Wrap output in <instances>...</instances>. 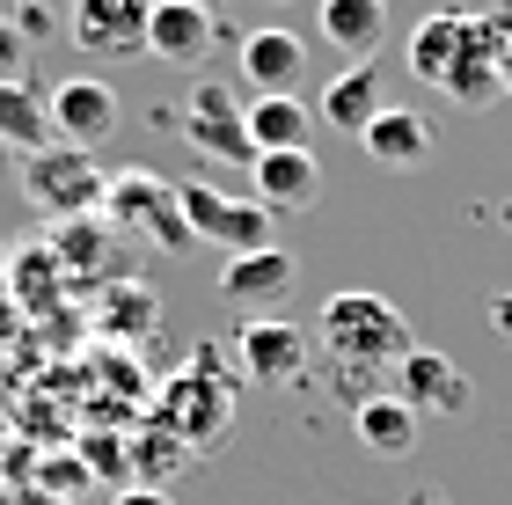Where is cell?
<instances>
[{
	"label": "cell",
	"mask_w": 512,
	"mask_h": 505,
	"mask_svg": "<svg viewBox=\"0 0 512 505\" xmlns=\"http://www.w3.org/2000/svg\"><path fill=\"white\" fill-rule=\"evenodd\" d=\"M315 337L344 374H395V366L417 352V337H410L403 315H395V301L388 293H366V286L330 293L322 315H315Z\"/></svg>",
	"instance_id": "1"
},
{
	"label": "cell",
	"mask_w": 512,
	"mask_h": 505,
	"mask_svg": "<svg viewBox=\"0 0 512 505\" xmlns=\"http://www.w3.org/2000/svg\"><path fill=\"white\" fill-rule=\"evenodd\" d=\"M154 425H169L183 447H213L235 425V374H227L220 344H191V359L154 396Z\"/></svg>",
	"instance_id": "2"
},
{
	"label": "cell",
	"mask_w": 512,
	"mask_h": 505,
	"mask_svg": "<svg viewBox=\"0 0 512 505\" xmlns=\"http://www.w3.org/2000/svg\"><path fill=\"white\" fill-rule=\"evenodd\" d=\"M103 220L118 227L125 242L154 249V257H183V249H198L191 220H183V205H176V183L154 176V169H118V176H110Z\"/></svg>",
	"instance_id": "3"
},
{
	"label": "cell",
	"mask_w": 512,
	"mask_h": 505,
	"mask_svg": "<svg viewBox=\"0 0 512 505\" xmlns=\"http://www.w3.org/2000/svg\"><path fill=\"white\" fill-rule=\"evenodd\" d=\"M103 191H110V169L96 162V154H81V147H37V154H22V198L37 205V220L44 227H59V220H81V213H103Z\"/></svg>",
	"instance_id": "4"
},
{
	"label": "cell",
	"mask_w": 512,
	"mask_h": 505,
	"mask_svg": "<svg viewBox=\"0 0 512 505\" xmlns=\"http://www.w3.org/2000/svg\"><path fill=\"white\" fill-rule=\"evenodd\" d=\"M176 205H183V220H191V235L227 249V257L278 249V220L256 198H220V191H205V183H176Z\"/></svg>",
	"instance_id": "5"
},
{
	"label": "cell",
	"mask_w": 512,
	"mask_h": 505,
	"mask_svg": "<svg viewBox=\"0 0 512 505\" xmlns=\"http://www.w3.org/2000/svg\"><path fill=\"white\" fill-rule=\"evenodd\" d=\"M44 242H52V257H59V271H66V286H74V293H103V286L132 279V271H125L132 242H125L103 213H81V220L44 227Z\"/></svg>",
	"instance_id": "6"
},
{
	"label": "cell",
	"mask_w": 512,
	"mask_h": 505,
	"mask_svg": "<svg viewBox=\"0 0 512 505\" xmlns=\"http://www.w3.org/2000/svg\"><path fill=\"white\" fill-rule=\"evenodd\" d=\"M44 103H52V140L81 147V154H96L110 132L125 125L118 88L96 81V74H74V81H59V88H44Z\"/></svg>",
	"instance_id": "7"
},
{
	"label": "cell",
	"mask_w": 512,
	"mask_h": 505,
	"mask_svg": "<svg viewBox=\"0 0 512 505\" xmlns=\"http://www.w3.org/2000/svg\"><path fill=\"white\" fill-rule=\"evenodd\" d=\"M388 396H403L417 418H469V410H476V381L461 374L447 352L417 344V352L395 366V388H388Z\"/></svg>",
	"instance_id": "8"
},
{
	"label": "cell",
	"mask_w": 512,
	"mask_h": 505,
	"mask_svg": "<svg viewBox=\"0 0 512 505\" xmlns=\"http://www.w3.org/2000/svg\"><path fill=\"white\" fill-rule=\"evenodd\" d=\"M147 15L154 0H74L66 30L88 59H147Z\"/></svg>",
	"instance_id": "9"
},
{
	"label": "cell",
	"mask_w": 512,
	"mask_h": 505,
	"mask_svg": "<svg viewBox=\"0 0 512 505\" xmlns=\"http://www.w3.org/2000/svg\"><path fill=\"white\" fill-rule=\"evenodd\" d=\"M183 140H191L205 162H256V147H249V125H242V110H235V88H220V81H198L191 88V103H183Z\"/></svg>",
	"instance_id": "10"
},
{
	"label": "cell",
	"mask_w": 512,
	"mask_h": 505,
	"mask_svg": "<svg viewBox=\"0 0 512 505\" xmlns=\"http://www.w3.org/2000/svg\"><path fill=\"white\" fill-rule=\"evenodd\" d=\"M235 366L256 388H286V381H300V366H308V337H300V323H286V315H249L235 330Z\"/></svg>",
	"instance_id": "11"
},
{
	"label": "cell",
	"mask_w": 512,
	"mask_h": 505,
	"mask_svg": "<svg viewBox=\"0 0 512 505\" xmlns=\"http://www.w3.org/2000/svg\"><path fill=\"white\" fill-rule=\"evenodd\" d=\"M300 286V257L293 249H256V257H227L220 264V301L249 308V315H278Z\"/></svg>",
	"instance_id": "12"
},
{
	"label": "cell",
	"mask_w": 512,
	"mask_h": 505,
	"mask_svg": "<svg viewBox=\"0 0 512 505\" xmlns=\"http://www.w3.org/2000/svg\"><path fill=\"white\" fill-rule=\"evenodd\" d=\"M8 301L22 308V323H52V315H66V301H74V286H66V271H59L44 235L8 249Z\"/></svg>",
	"instance_id": "13"
},
{
	"label": "cell",
	"mask_w": 512,
	"mask_h": 505,
	"mask_svg": "<svg viewBox=\"0 0 512 505\" xmlns=\"http://www.w3.org/2000/svg\"><path fill=\"white\" fill-rule=\"evenodd\" d=\"M249 183H256V205H264L271 220H286V213H315V198H322V162H315V147L256 154V162H249Z\"/></svg>",
	"instance_id": "14"
},
{
	"label": "cell",
	"mask_w": 512,
	"mask_h": 505,
	"mask_svg": "<svg viewBox=\"0 0 512 505\" xmlns=\"http://www.w3.org/2000/svg\"><path fill=\"white\" fill-rule=\"evenodd\" d=\"M205 52H213V8H205V0H154V15H147V59L198 66Z\"/></svg>",
	"instance_id": "15"
},
{
	"label": "cell",
	"mask_w": 512,
	"mask_h": 505,
	"mask_svg": "<svg viewBox=\"0 0 512 505\" xmlns=\"http://www.w3.org/2000/svg\"><path fill=\"white\" fill-rule=\"evenodd\" d=\"M242 81L256 96H300V81H308V44L293 30H249L242 37Z\"/></svg>",
	"instance_id": "16"
},
{
	"label": "cell",
	"mask_w": 512,
	"mask_h": 505,
	"mask_svg": "<svg viewBox=\"0 0 512 505\" xmlns=\"http://www.w3.org/2000/svg\"><path fill=\"white\" fill-rule=\"evenodd\" d=\"M96 330L103 344H118V352H132V344H147L161 330V293L147 279H118L96 293Z\"/></svg>",
	"instance_id": "17"
},
{
	"label": "cell",
	"mask_w": 512,
	"mask_h": 505,
	"mask_svg": "<svg viewBox=\"0 0 512 505\" xmlns=\"http://www.w3.org/2000/svg\"><path fill=\"white\" fill-rule=\"evenodd\" d=\"M388 110V96H381V66L366 59V66H344V74H330V88H322V103H315V118L330 125V132H366Z\"/></svg>",
	"instance_id": "18"
},
{
	"label": "cell",
	"mask_w": 512,
	"mask_h": 505,
	"mask_svg": "<svg viewBox=\"0 0 512 505\" xmlns=\"http://www.w3.org/2000/svg\"><path fill=\"white\" fill-rule=\"evenodd\" d=\"M359 147H366V162H381V169H417V162H432V118L388 103L381 118L359 132Z\"/></svg>",
	"instance_id": "19"
},
{
	"label": "cell",
	"mask_w": 512,
	"mask_h": 505,
	"mask_svg": "<svg viewBox=\"0 0 512 505\" xmlns=\"http://www.w3.org/2000/svg\"><path fill=\"white\" fill-rule=\"evenodd\" d=\"M315 22H322V37H330L352 66H366L388 44V0H322Z\"/></svg>",
	"instance_id": "20"
},
{
	"label": "cell",
	"mask_w": 512,
	"mask_h": 505,
	"mask_svg": "<svg viewBox=\"0 0 512 505\" xmlns=\"http://www.w3.org/2000/svg\"><path fill=\"white\" fill-rule=\"evenodd\" d=\"M352 425H359V447L381 454V462H410V454H417V410L403 396H388V388L352 410Z\"/></svg>",
	"instance_id": "21"
},
{
	"label": "cell",
	"mask_w": 512,
	"mask_h": 505,
	"mask_svg": "<svg viewBox=\"0 0 512 505\" xmlns=\"http://www.w3.org/2000/svg\"><path fill=\"white\" fill-rule=\"evenodd\" d=\"M242 125H249V147L256 154H293V147L315 140V110L300 96H256L242 110Z\"/></svg>",
	"instance_id": "22"
},
{
	"label": "cell",
	"mask_w": 512,
	"mask_h": 505,
	"mask_svg": "<svg viewBox=\"0 0 512 505\" xmlns=\"http://www.w3.org/2000/svg\"><path fill=\"white\" fill-rule=\"evenodd\" d=\"M461 30H469V8H432V15L410 30V74L432 81V88H447L454 59H461Z\"/></svg>",
	"instance_id": "23"
},
{
	"label": "cell",
	"mask_w": 512,
	"mask_h": 505,
	"mask_svg": "<svg viewBox=\"0 0 512 505\" xmlns=\"http://www.w3.org/2000/svg\"><path fill=\"white\" fill-rule=\"evenodd\" d=\"M0 147H8V154L52 147V103H44V88H30V74L0 81Z\"/></svg>",
	"instance_id": "24"
},
{
	"label": "cell",
	"mask_w": 512,
	"mask_h": 505,
	"mask_svg": "<svg viewBox=\"0 0 512 505\" xmlns=\"http://www.w3.org/2000/svg\"><path fill=\"white\" fill-rule=\"evenodd\" d=\"M183 454H191V447H183L169 425H147V432H132V440H125L132 476H139V484H154V491H161V476H176L169 462H183Z\"/></svg>",
	"instance_id": "25"
},
{
	"label": "cell",
	"mask_w": 512,
	"mask_h": 505,
	"mask_svg": "<svg viewBox=\"0 0 512 505\" xmlns=\"http://www.w3.org/2000/svg\"><path fill=\"white\" fill-rule=\"evenodd\" d=\"M81 462H88V476H103V484H118V491H125V476H132L125 440L118 447H110V440H81Z\"/></svg>",
	"instance_id": "26"
},
{
	"label": "cell",
	"mask_w": 512,
	"mask_h": 505,
	"mask_svg": "<svg viewBox=\"0 0 512 505\" xmlns=\"http://www.w3.org/2000/svg\"><path fill=\"white\" fill-rule=\"evenodd\" d=\"M22 74H30V37L0 15V81H22Z\"/></svg>",
	"instance_id": "27"
},
{
	"label": "cell",
	"mask_w": 512,
	"mask_h": 505,
	"mask_svg": "<svg viewBox=\"0 0 512 505\" xmlns=\"http://www.w3.org/2000/svg\"><path fill=\"white\" fill-rule=\"evenodd\" d=\"M110 505H176V498H169V491H154V484H125Z\"/></svg>",
	"instance_id": "28"
},
{
	"label": "cell",
	"mask_w": 512,
	"mask_h": 505,
	"mask_svg": "<svg viewBox=\"0 0 512 505\" xmlns=\"http://www.w3.org/2000/svg\"><path fill=\"white\" fill-rule=\"evenodd\" d=\"M22 330H30V323H22V308L8 301V293H0V344H15Z\"/></svg>",
	"instance_id": "29"
},
{
	"label": "cell",
	"mask_w": 512,
	"mask_h": 505,
	"mask_svg": "<svg viewBox=\"0 0 512 505\" xmlns=\"http://www.w3.org/2000/svg\"><path fill=\"white\" fill-rule=\"evenodd\" d=\"M491 330L512 337V293H491Z\"/></svg>",
	"instance_id": "30"
},
{
	"label": "cell",
	"mask_w": 512,
	"mask_h": 505,
	"mask_svg": "<svg viewBox=\"0 0 512 505\" xmlns=\"http://www.w3.org/2000/svg\"><path fill=\"white\" fill-rule=\"evenodd\" d=\"M498 88H505V96H512V52H505V66H498Z\"/></svg>",
	"instance_id": "31"
},
{
	"label": "cell",
	"mask_w": 512,
	"mask_h": 505,
	"mask_svg": "<svg viewBox=\"0 0 512 505\" xmlns=\"http://www.w3.org/2000/svg\"><path fill=\"white\" fill-rule=\"evenodd\" d=\"M0 293H8V249H0Z\"/></svg>",
	"instance_id": "32"
},
{
	"label": "cell",
	"mask_w": 512,
	"mask_h": 505,
	"mask_svg": "<svg viewBox=\"0 0 512 505\" xmlns=\"http://www.w3.org/2000/svg\"><path fill=\"white\" fill-rule=\"evenodd\" d=\"M15 8H30V0H0V15H15Z\"/></svg>",
	"instance_id": "33"
},
{
	"label": "cell",
	"mask_w": 512,
	"mask_h": 505,
	"mask_svg": "<svg viewBox=\"0 0 512 505\" xmlns=\"http://www.w3.org/2000/svg\"><path fill=\"white\" fill-rule=\"evenodd\" d=\"M410 505H447V498H410Z\"/></svg>",
	"instance_id": "34"
},
{
	"label": "cell",
	"mask_w": 512,
	"mask_h": 505,
	"mask_svg": "<svg viewBox=\"0 0 512 505\" xmlns=\"http://www.w3.org/2000/svg\"><path fill=\"white\" fill-rule=\"evenodd\" d=\"M0 440H8V425H0Z\"/></svg>",
	"instance_id": "35"
}]
</instances>
